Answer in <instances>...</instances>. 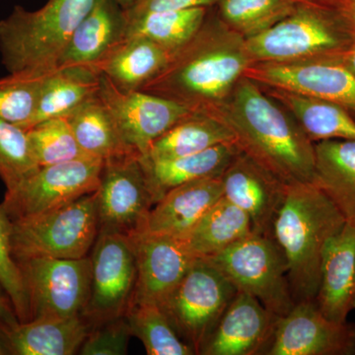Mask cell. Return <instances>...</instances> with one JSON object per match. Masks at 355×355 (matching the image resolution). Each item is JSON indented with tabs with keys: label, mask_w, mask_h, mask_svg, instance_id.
I'll return each mask as SVG.
<instances>
[{
	"label": "cell",
	"mask_w": 355,
	"mask_h": 355,
	"mask_svg": "<svg viewBox=\"0 0 355 355\" xmlns=\"http://www.w3.org/2000/svg\"><path fill=\"white\" fill-rule=\"evenodd\" d=\"M18 323L19 321L14 312L12 304L6 291L0 286V326L12 327Z\"/></svg>",
	"instance_id": "ab89813d"
},
{
	"label": "cell",
	"mask_w": 355,
	"mask_h": 355,
	"mask_svg": "<svg viewBox=\"0 0 355 355\" xmlns=\"http://www.w3.org/2000/svg\"><path fill=\"white\" fill-rule=\"evenodd\" d=\"M100 78L95 67L84 65L58 67L46 74L30 128L50 119L67 118L98 95Z\"/></svg>",
	"instance_id": "484cf974"
},
{
	"label": "cell",
	"mask_w": 355,
	"mask_h": 355,
	"mask_svg": "<svg viewBox=\"0 0 355 355\" xmlns=\"http://www.w3.org/2000/svg\"><path fill=\"white\" fill-rule=\"evenodd\" d=\"M314 147L313 183L330 198L345 223L355 227V141L324 140Z\"/></svg>",
	"instance_id": "cb8c5ba5"
},
{
	"label": "cell",
	"mask_w": 355,
	"mask_h": 355,
	"mask_svg": "<svg viewBox=\"0 0 355 355\" xmlns=\"http://www.w3.org/2000/svg\"><path fill=\"white\" fill-rule=\"evenodd\" d=\"M253 64L244 37L220 18L207 17L195 37L140 90L180 103L193 113L209 114L227 100Z\"/></svg>",
	"instance_id": "7a4b0ae2"
},
{
	"label": "cell",
	"mask_w": 355,
	"mask_h": 355,
	"mask_svg": "<svg viewBox=\"0 0 355 355\" xmlns=\"http://www.w3.org/2000/svg\"><path fill=\"white\" fill-rule=\"evenodd\" d=\"M8 349H7L6 340H4L3 334H2L1 328H0V355L8 354Z\"/></svg>",
	"instance_id": "7bdbcfd3"
},
{
	"label": "cell",
	"mask_w": 355,
	"mask_h": 355,
	"mask_svg": "<svg viewBox=\"0 0 355 355\" xmlns=\"http://www.w3.org/2000/svg\"><path fill=\"white\" fill-rule=\"evenodd\" d=\"M27 135L33 157L39 167L90 158L79 146L67 118L42 121L28 130Z\"/></svg>",
	"instance_id": "836d02e7"
},
{
	"label": "cell",
	"mask_w": 355,
	"mask_h": 355,
	"mask_svg": "<svg viewBox=\"0 0 355 355\" xmlns=\"http://www.w3.org/2000/svg\"><path fill=\"white\" fill-rule=\"evenodd\" d=\"M9 354L72 355L92 330L83 315L70 318H39L12 327H1Z\"/></svg>",
	"instance_id": "7402d4cb"
},
{
	"label": "cell",
	"mask_w": 355,
	"mask_h": 355,
	"mask_svg": "<svg viewBox=\"0 0 355 355\" xmlns=\"http://www.w3.org/2000/svg\"><path fill=\"white\" fill-rule=\"evenodd\" d=\"M263 354L355 355V324L331 321L314 301H300L277 319Z\"/></svg>",
	"instance_id": "9a60e30c"
},
{
	"label": "cell",
	"mask_w": 355,
	"mask_h": 355,
	"mask_svg": "<svg viewBox=\"0 0 355 355\" xmlns=\"http://www.w3.org/2000/svg\"><path fill=\"white\" fill-rule=\"evenodd\" d=\"M67 119L79 146L88 157L105 162L110 159L139 154L123 140L113 116L98 95Z\"/></svg>",
	"instance_id": "f546056e"
},
{
	"label": "cell",
	"mask_w": 355,
	"mask_h": 355,
	"mask_svg": "<svg viewBox=\"0 0 355 355\" xmlns=\"http://www.w3.org/2000/svg\"><path fill=\"white\" fill-rule=\"evenodd\" d=\"M104 161L83 158L43 166L6 191L3 205L11 220L27 218L76 202L99 188Z\"/></svg>",
	"instance_id": "9c48e42d"
},
{
	"label": "cell",
	"mask_w": 355,
	"mask_h": 355,
	"mask_svg": "<svg viewBox=\"0 0 355 355\" xmlns=\"http://www.w3.org/2000/svg\"><path fill=\"white\" fill-rule=\"evenodd\" d=\"M345 225L342 214L316 184H287L272 237L286 256L295 303L316 298L324 248Z\"/></svg>",
	"instance_id": "3957f363"
},
{
	"label": "cell",
	"mask_w": 355,
	"mask_h": 355,
	"mask_svg": "<svg viewBox=\"0 0 355 355\" xmlns=\"http://www.w3.org/2000/svg\"><path fill=\"white\" fill-rule=\"evenodd\" d=\"M38 168L33 157L27 130L0 120V179L6 191L17 186Z\"/></svg>",
	"instance_id": "d590c367"
},
{
	"label": "cell",
	"mask_w": 355,
	"mask_h": 355,
	"mask_svg": "<svg viewBox=\"0 0 355 355\" xmlns=\"http://www.w3.org/2000/svg\"><path fill=\"white\" fill-rule=\"evenodd\" d=\"M245 76L265 87L334 103L355 118V76L335 60L254 62Z\"/></svg>",
	"instance_id": "5bb4252c"
},
{
	"label": "cell",
	"mask_w": 355,
	"mask_h": 355,
	"mask_svg": "<svg viewBox=\"0 0 355 355\" xmlns=\"http://www.w3.org/2000/svg\"><path fill=\"white\" fill-rule=\"evenodd\" d=\"M132 336L139 338L148 355L196 354L173 328L160 306L132 304L127 313Z\"/></svg>",
	"instance_id": "1f68e13d"
},
{
	"label": "cell",
	"mask_w": 355,
	"mask_h": 355,
	"mask_svg": "<svg viewBox=\"0 0 355 355\" xmlns=\"http://www.w3.org/2000/svg\"><path fill=\"white\" fill-rule=\"evenodd\" d=\"M125 9L116 0H96L94 6L77 26L60 58L58 67H95L125 39Z\"/></svg>",
	"instance_id": "44dd1931"
},
{
	"label": "cell",
	"mask_w": 355,
	"mask_h": 355,
	"mask_svg": "<svg viewBox=\"0 0 355 355\" xmlns=\"http://www.w3.org/2000/svg\"><path fill=\"white\" fill-rule=\"evenodd\" d=\"M96 0H48L38 10L15 6L0 20V55L9 73L46 76L57 69L77 26Z\"/></svg>",
	"instance_id": "277c9868"
},
{
	"label": "cell",
	"mask_w": 355,
	"mask_h": 355,
	"mask_svg": "<svg viewBox=\"0 0 355 355\" xmlns=\"http://www.w3.org/2000/svg\"><path fill=\"white\" fill-rule=\"evenodd\" d=\"M137 275L132 304L162 306L197 260L183 238L139 233L132 236Z\"/></svg>",
	"instance_id": "2e32d148"
},
{
	"label": "cell",
	"mask_w": 355,
	"mask_h": 355,
	"mask_svg": "<svg viewBox=\"0 0 355 355\" xmlns=\"http://www.w3.org/2000/svg\"><path fill=\"white\" fill-rule=\"evenodd\" d=\"M301 0H219V18L245 39L272 27Z\"/></svg>",
	"instance_id": "d6a6232c"
},
{
	"label": "cell",
	"mask_w": 355,
	"mask_h": 355,
	"mask_svg": "<svg viewBox=\"0 0 355 355\" xmlns=\"http://www.w3.org/2000/svg\"><path fill=\"white\" fill-rule=\"evenodd\" d=\"M95 195L99 231L130 237L139 233L153 207L141 156L130 154L105 161Z\"/></svg>",
	"instance_id": "7c38bea8"
},
{
	"label": "cell",
	"mask_w": 355,
	"mask_h": 355,
	"mask_svg": "<svg viewBox=\"0 0 355 355\" xmlns=\"http://www.w3.org/2000/svg\"><path fill=\"white\" fill-rule=\"evenodd\" d=\"M12 220L0 205V286L6 291L19 323L31 320L24 277L11 246Z\"/></svg>",
	"instance_id": "8d00e7d4"
},
{
	"label": "cell",
	"mask_w": 355,
	"mask_h": 355,
	"mask_svg": "<svg viewBox=\"0 0 355 355\" xmlns=\"http://www.w3.org/2000/svg\"><path fill=\"white\" fill-rule=\"evenodd\" d=\"M333 60L340 62V64L343 65L345 69H349L355 76V37L352 40V44L342 53H338Z\"/></svg>",
	"instance_id": "b9f144b4"
},
{
	"label": "cell",
	"mask_w": 355,
	"mask_h": 355,
	"mask_svg": "<svg viewBox=\"0 0 355 355\" xmlns=\"http://www.w3.org/2000/svg\"><path fill=\"white\" fill-rule=\"evenodd\" d=\"M90 259L92 284L83 316L94 327L125 316L132 302L137 275L132 238L99 231Z\"/></svg>",
	"instance_id": "8fae6325"
},
{
	"label": "cell",
	"mask_w": 355,
	"mask_h": 355,
	"mask_svg": "<svg viewBox=\"0 0 355 355\" xmlns=\"http://www.w3.org/2000/svg\"><path fill=\"white\" fill-rule=\"evenodd\" d=\"M46 76L9 73L0 78V120L29 130Z\"/></svg>",
	"instance_id": "e575fe53"
},
{
	"label": "cell",
	"mask_w": 355,
	"mask_h": 355,
	"mask_svg": "<svg viewBox=\"0 0 355 355\" xmlns=\"http://www.w3.org/2000/svg\"><path fill=\"white\" fill-rule=\"evenodd\" d=\"M354 39L329 0H301L284 19L245 41L254 64L333 60Z\"/></svg>",
	"instance_id": "5b68a950"
},
{
	"label": "cell",
	"mask_w": 355,
	"mask_h": 355,
	"mask_svg": "<svg viewBox=\"0 0 355 355\" xmlns=\"http://www.w3.org/2000/svg\"><path fill=\"white\" fill-rule=\"evenodd\" d=\"M237 288L207 259H197L161 306L180 338L200 354Z\"/></svg>",
	"instance_id": "ba28073f"
},
{
	"label": "cell",
	"mask_w": 355,
	"mask_h": 355,
	"mask_svg": "<svg viewBox=\"0 0 355 355\" xmlns=\"http://www.w3.org/2000/svg\"><path fill=\"white\" fill-rule=\"evenodd\" d=\"M266 88L291 112L314 144L324 140L355 141V118L343 107L291 91Z\"/></svg>",
	"instance_id": "4316f807"
},
{
	"label": "cell",
	"mask_w": 355,
	"mask_h": 355,
	"mask_svg": "<svg viewBox=\"0 0 355 355\" xmlns=\"http://www.w3.org/2000/svg\"><path fill=\"white\" fill-rule=\"evenodd\" d=\"M214 114L234 133L240 150L286 184L313 183L314 142L261 84L243 76Z\"/></svg>",
	"instance_id": "6da1fadb"
},
{
	"label": "cell",
	"mask_w": 355,
	"mask_h": 355,
	"mask_svg": "<svg viewBox=\"0 0 355 355\" xmlns=\"http://www.w3.org/2000/svg\"><path fill=\"white\" fill-rule=\"evenodd\" d=\"M173 51L144 37H125L96 69L123 90H140L169 64Z\"/></svg>",
	"instance_id": "d4e9b609"
},
{
	"label": "cell",
	"mask_w": 355,
	"mask_h": 355,
	"mask_svg": "<svg viewBox=\"0 0 355 355\" xmlns=\"http://www.w3.org/2000/svg\"><path fill=\"white\" fill-rule=\"evenodd\" d=\"M221 182L223 198L246 212L253 232L272 237L273 221L287 184L242 151L226 168Z\"/></svg>",
	"instance_id": "e0dca14e"
},
{
	"label": "cell",
	"mask_w": 355,
	"mask_h": 355,
	"mask_svg": "<svg viewBox=\"0 0 355 355\" xmlns=\"http://www.w3.org/2000/svg\"><path fill=\"white\" fill-rule=\"evenodd\" d=\"M222 197L221 177L180 184L151 207L139 233L184 238Z\"/></svg>",
	"instance_id": "d6986e66"
},
{
	"label": "cell",
	"mask_w": 355,
	"mask_h": 355,
	"mask_svg": "<svg viewBox=\"0 0 355 355\" xmlns=\"http://www.w3.org/2000/svg\"><path fill=\"white\" fill-rule=\"evenodd\" d=\"M253 232L249 216L222 197L183 239L197 259H209Z\"/></svg>",
	"instance_id": "f1b7e54d"
},
{
	"label": "cell",
	"mask_w": 355,
	"mask_h": 355,
	"mask_svg": "<svg viewBox=\"0 0 355 355\" xmlns=\"http://www.w3.org/2000/svg\"><path fill=\"white\" fill-rule=\"evenodd\" d=\"M24 277L31 320L84 314L90 299V257L34 258L18 261Z\"/></svg>",
	"instance_id": "30bf717a"
},
{
	"label": "cell",
	"mask_w": 355,
	"mask_h": 355,
	"mask_svg": "<svg viewBox=\"0 0 355 355\" xmlns=\"http://www.w3.org/2000/svg\"><path fill=\"white\" fill-rule=\"evenodd\" d=\"M132 336L127 317L96 324L79 349L83 355H125Z\"/></svg>",
	"instance_id": "74e56055"
},
{
	"label": "cell",
	"mask_w": 355,
	"mask_h": 355,
	"mask_svg": "<svg viewBox=\"0 0 355 355\" xmlns=\"http://www.w3.org/2000/svg\"><path fill=\"white\" fill-rule=\"evenodd\" d=\"M223 144H236L234 133L226 123L214 114L191 113L156 139L144 158L169 160Z\"/></svg>",
	"instance_id": "83f0119b"
},
{
	"label": "cell",
	"mask_w": 355,
	"mask_h": 355,
	"mask_svg": "<svg viewBox=\"0 0 355 355\" xmlns=\"http://www.w3.org/2000/svg\"><path fill=\"white\" fill-rule=\"evenodd\" d=\"M345 21L355 37V0H329Z\"/></svg>",
	"instance_id": "60d3db41"
},
{
	"label": "cell",
	"mask_w": 355,
	"mask_h": 355,
	"mask_svg": "<svg viewBox=\"0 0 355 355\" xmlns=\"http://www.w3.org/2000/svg\"><path fill=\"white\" fill-rule=\"evenodd\" d=\"M207 260L275 317H284L295 304L286 256L272 237L250 233Z\"/></svg>",
	"instance_id": "52a82bcc"
},
{
	"label": "cell",
	"mask_w": 355,
	"mask_h": 355,
	"mask_svg": "<svg viewBox=\"0 0 355 355\" xmlns=\"http://www.w3.org/2000/svg\"><path fill=\"white\" fill-rule=\"evenodd\" d=\"M98 97L113 116L123 140L142 157L156 139L193 113L167 98L142 90H123L103 74Z\"/></svg>",
	"instance_id": "4fadbf2b"
},
{
	"label": "cell",
	"mask_w": 355,
	"mask_h": 355,
	"mask_svg": "<svg viewBox=\"0 0 355 355\" xmlns=\"http://www.w3.org/2000/svg\"><path fill=\"white\" fill-rule=\"evenodd\" d=\"M277 319L253 295L237 291L200 354H263Z\"/></svg>",
	"instance_id": "ac0fdd59"
},
{
	"label": "cell",
	"mask_w": 355,
	"mask_h": 355,
	"mask_svg": "<svg viewBox=\"0 0 355 355\" xmlns=\"http://www.w3.org/2000/svg\"><path fill=\"white\" fill-rule=\"evenodd\" d=\"M125 37H144L175 53L200 31L207 19V8L198 7L135 16L125 14Z\"/></svg>",
	"instance_id": "4dcf8cb0"
},
{
	"label": "cell",
	"mask_w": 355,
	"mask_h": 355,
	"mask_svg": "<svg viewBox=\"0 0 355 355\" xmlns=\"http://www.w3.org/2000/svg\"><path fill=\"white\" fill-rule=\"evenodd\" d=\"M219 0H133L130 7L125 9L128 16L140 15L158 11L184 10V9L198 8L217 4Z\"/></svg>",
	"instance_id": "f35d334b"
},
{
	"label": "cell",
	"mask_w": 355,
	"mask_h": 355,
	"mask_svg": "<svg viewBox=\"0 0 355 355\" xmlns=\"http://www.w3.org/2000/svg\"><path fill=\"white\" fill-rule=\"evenodd\" d=\"M240 151L236 144H223L169 160L149 161L141 156L153 205L180 184L221 177Z\"/></svg>",
	"instance_id": "603a6c76"
},
{
	"label": "cell",
	"mask_w": 355,
	"mask_h": 355,
	"mask_svg": "<svg viewBox=\"0 0 355 355\" xmlns=\"http://www.w3.org/2000/svg\"><path fill=\"white\" fill-rule=\"evenodd\" d=\"M123 9H127L132 3L133 0H116Z\"/></svg>",
	"instance_id": "ee69618b"
},
{
	"label": "cell",
	"mask_w": 355,
	"mask_h": 355,
	"mask_svg": "<svg viewBox=\"0 0 355 355\" xmlns=\"http://www.w3.org/2000/svg\"><path fill=\"white\" fill-rule=\"evenodd\" d=\"M318 309L331 320L345 323L355 310V227L343 226L324 248Z\"/></svg>",
	"instance_id": "ffe728a7"
},
{
	"label": "cell",
	"mask_w": 355,
	"mask_h": 355,
	"mask_svg": "<svg viewBox=\"0 0 355 355\" xmlns=\"http://www.w3.org/2000/svg\"><path fill=\"white\" fill-rule=\"evenodd\" d=\"M99 234L96 195L84 196L64 207L12 220L11 246L17 261L34 258L87 257Z\"/></svg>",
	"instance_id": "8992f818"
}]
</instances>
